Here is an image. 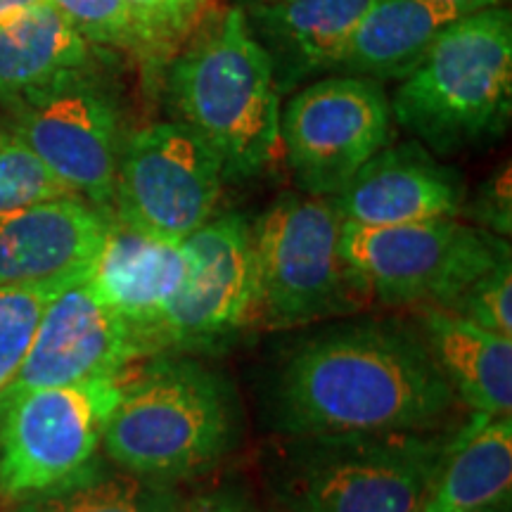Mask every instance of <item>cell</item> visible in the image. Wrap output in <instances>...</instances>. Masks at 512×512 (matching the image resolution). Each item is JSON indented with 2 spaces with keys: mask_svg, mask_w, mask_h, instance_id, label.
<instances>
[{
  "mask_svg": "<svg viewBox=\"0 0 512 512\" xmlns=\"http://www.w3.org/2000/svg\"><path fill=\"white\" fill-rule=\"evenodd\" d=\"M456 403L427 339L399 320H356L302 339L266 396L268 420L287 439L439 430Z\"/></svg>",
  "mask_w": 512,
  "mask_h": 512,
  "instance_id": "obj_1",
  "label": "cell"
},
{
  "mask_svg": "<svg viewBox=\"0 0 512 512\" xmlns=\"http://www.w3.org/2000/svg\"><path fill=\"white\" fill-rule=\"evenodd\" d=\"M242 430L238 392L226 375L195 358L162 356L124 380L102 448L121 470L171 484L226 460Z\"/></svg>",
  "mask_w": 512,
  "mask_h": 512,
  "instance_id": "obj_2",
  "label": "cell"
},
{
  "mask_svg": "<svg viewBox=\"0 0 512 512\" xmlns=\"http://www.w3.org/2000/svg\"><path fill=\"white\" fill-rule=\"evenodd\" d=\"M178 121L219 157L226 181L254 178L280 145V88L245 8H230L169 69Z\"/></svg>",
  "mask_w": 512,
  "mask_h": 512,
  "instance_id": "obj_3",
  "label": "cell"
},
{
  "mask_svg": "<svg viewBox=\"0 0 512 512\" xmlns=\"http://www.w3.org/2000/svg\"><path fill=\"white\" fill-rule=\"evenodd\" d=\"M392 117L439 155L503 136L512 114V15L505 5L458 17L396 88Z\"/></svg>",
  "mask_w": 512,
  "mask_h": 512,
  "instance_id": "obj_4",
  "label": "cell"
},
{
  "mask_svg": "<svg viewBox=\"0 0 512 512\" xmlns=\"http://www.w3.org/2000/svg\"><path fill=\"white\" fill-rule=\"evenodd\" d=\"M451 439L439 430L292 437L280 501L290 512H420Z\"/></svg>",
  "mask_w": 512,
  "mask_h": 512,
  "instance_id": "obj_5",
  "label": "cell"
},
{
  "mask_svg": "<svg viewBox=\"0 0 512 512\" xmlns=\"http://www.w3.org/2000/svg\"><path fill=\"white\" fill-rule=\"evenodd\" d=\"M339 254L366 299L387 306L451 309L498 261L508 240L451 216L401 226L342 221Z\"/></svg>",
  "mask_w": 512,
  "mask_h": 512,
  "instance_id": "obj_6",
  "label": "cell"
},
{
  "mask_svg": "<svg viewBox=\"0 0 512 512\" xmlns=\"http://www.w3.org/2000/svg\"><path fill=\"white\" fill-rule=\"evenodd\" d=\"M332 197L285 195L252 226L254 320L302 328L344 316L366 302L339 254Z\"/></svg>",
  "mask_w": 512,
  "mask_h": 512,
  "instance_id": "obj_7",
  "label": "cell"
},
{
  "mask_svg": "<svg viewBox=\"0 0 512 512\" xmlns=\"http://www.w3.org/2000/svg\"><path fill=\"white\" fill-rule=\"evenodd\" d=\"M126 373L0 401V496L53 494L102 470L98 451Z\"/></svg>",
  "mask_w": 512,
  "mask_h": 512,
  "instance_id": "obj_8",
  "label": "cell"
},
{
  "mask_svg": "<svg viewBox=\"0 0 512 512\" xmlns=\"http://www.w3.org/2000/svg\"><path fill=\"white\" fill-rule=\"evenodd\" d=\"M223 166L181 121H157L121 143L112 216L152 238L183 242L214 219Z\"/></svg>",
  "mask_w": 512,
  "mask_h": 512,
  "instance_id": "obj_9",
  "label": "cell"
},
{
  "mask_svg": "<svg viewBox=\"0 0 512 512\" xmlns=\"http://www.w3.org/2000/svg\"><path fill=\"white\" fill-rule=\"evenodd\" d=\"M392 105L380 81L339 74L292 95L280 143L306 195L335 197L392 140Z\"/></svg>",
  "mask_w": 512,
  "mask_h": 512,
  "instance_id": "obj_10",
  "label": "cell"
},
{
  "mask_svg": "<svg viewBox=\"0 0 512 512\" xmlns=\"http://www.w3.org/2000/svg\"><path fill=\"white\" fill-rule=\"evenodd\" d=\"M10 128L76 195L112 214L121 133L112 95L81 72L10 102Z\"/></svg>",
  "mask_w": 512,
  "mask_h": 512,
  "instance_id": "obj_11",
  "label": "cell"
},
{
  "mask_svg": "<svg viewBox=\"0 0 512 512\" xmlns=\"http://www.w3.org/2000/svg\"><path fill=\"white\" fill-rule=\"evenodd\" d=\"M188 275L157 332V351H219L254 323L252 223L223 214L183 240Z\"/></svg>",
  "mask_w": 512,
  "mask_h": 512,
  "instance_id": "obj_12",
  "label": "cell"
},
{
  "mask_svg": "<svg viewBox=\"0 0 512 512\" xmlns=\"http://www.w3.org/2000/svg\"><path fill=\"white\" fill-rule=\"evenodd\" d=\"M140 356L128 325L83 278L57 292L46 306L27 358L0 392V401L31 389L121 375Z\"/></svg>",
  "mask_w": 512,
  "mask_h": 512,
  "instance_id": "obj_13",
  "label": "cell"
},
{
  "mask_svg": "<svg viewBox=\"0 0 512 512\" xmlns=\"http://www.w3.org/2000/svg\"><path fill=\"white\" fill-rule=\"evenodd\" d=\"M110 219L112 214L76 195L0 214V287L79 283Z\"/></svg>",
  "mask_w": 512,
  "mask_h": 512,
  "instance_id": "obj_14",
  "label": "cell"
},
{
  "mask_svg": "<svg viewBox=\"0 0 512 512\" xmlns=\"http://www.w3.org/2000/svg\"><path fill=\"white\" fill-rule=\"evenodd\" d=\"M332 204L339 219L356 226H401L441 216L456 219L465 207V185L458 171L411 140L384 145L332 197Z\"/></svg>",
  "mask_w": 512,
  "mask_h": 512,
  "instance_id": "obj_15",
  "label": "cell"
},
{
  "mask_svg": "<svg viewBox=\"0 0 512 512\" xmlns=\"http://www.w3.org/2000/svg\"><path fill=\"white\" fill-rule=\"evenodd\" d=\"M188 275L183 242L152 238L112 216L88 268V285L138 339L140 354L157 351V332Z\"/></svg>",
  "mask_w": 512,
  "mask_h": 512,
  "instance_id": "obj_16",
  "label": "cell"
},
{
  "mask_svg": "<svg viewBox=\"0 0 512 512\" xmlns=\"http://www.w3.org/2000/svg\"><path fill=\"white\" fill-rule=\"evenodd\" d=\"M375 0H271L249 3L247 22L273 62L278 88L337 72L349 38Z\"/></svg>",
  "mask_w": 512,
  "mask_h": 512,
  "instance_id": "obj_17",
  "label": "cell"
},
{
  "mask_svg": "<svg viewBox=\"0 0 512 512\" xmlns=\"http://www.w3.org/2000/svg\"><path fill=\"white\" fill-rule=\"evenodd\" d=\"M425 339L458 401L484 418L510 415L512 337L453 311L430 309L425 313Z\"/></svg>",
  "mask_w": 512,
  "mask_h": 512,
  "instance_id": "obj_18",
  "label": "cell"
},
{
  "mask_svg": "<svg viewBox=\"0 0 512 512\" xmlns=\"http://www.w3.org/2000/svg\"><path fill=\"white\" fill-rule=\"evenodd\" d=\"M95 46L62 12L38 3L0 22V100L5 105L67 76L93 72Z\"/></svg>",
  "mask_w": 512,
  "mask_h": 512,
  "instance_id": "obj_19",
  "label": "cell"
},
{
  "mask_svg": "<svg viewBox=\"0 0 512 512\" xmlns=\"http://www.w3.org/2000/svg\"><path fill=\"white\" fill-rule=\"evenodd\" d=\"M458 17L463 12L430 0H375L351 34L337 74L380 83L406 79Z\"/></svg>",
  "mask_w": 512,
  "mask_h": 512,
  "instance_id": "obj_20",
  "label": "cell"
},
{
  "mask_svg": "<svg viewBox=\"0 0 512 512\" xmlns=\"http://www.w3.org/2000/svg\"><path fill=\"white\" fill-rule=\"evenodd\" d=\"M512 418H484L451 439L420 512H475L510 503Z\"/></svg>",
  "mask_w": 512,
  "mask_h": 512,
  "instance_id": "obj_21",
  "label": "cell"
},
{
  "mask_svg": "<svg viewBox=\"0 0 512 512\" xmlns=\"http://www.w3.org/2000/svg\"><path fill=\"white\" fill-rule=\"evenodd\" d=\"M178 501L169 484L98 470L67 489L19 501L12 512H174Z\"/></svg>",
  "mask_w": 512,
  "mask_h": 512,
  "instance_id": "obj_22",
  "label": "cell"
},
{
  "mask_svg": "<svg viewBox=\"0 0 512 512\" xmlns=\"http://www.w3.org/2000/svg\"><path fill=\"white\" fill-rule=\"evenodd\" d=\"M72 195L76 192L62 183L10 126H0V214Z\"/></svg>",
  "mask_w": 512,
  "mask_h": 512,
  "instance_id": "obj_23",
  "label": "cell"
},
{
  "mask_svg": "<svg viewBox=\"0 0 512 512\" xmlns=\"http://www.w3.org/2000/svg\"><path fill=\"white\" fill-rule=\"evenodd\" d=\"M67 285L0 287V392L12 382L34 342L43 311Z\"/></svg>",
  "mask_w": 512,
  "mask_h": 512,
  "instance_id": "obj_24",
  "label": "cell"
},
{
  "mask_svg": "<svg viewBox=\"0 0 512 512\" xmlns=\"http://www.w3.org/2000/svg\"><path fill=\"white\" fill-rule=\"evenodd\" d=\"M95 48L143 57V46L126 0H48Z\"/></svg>",
  "mask_w": 512,
  "mask_h": 512,
  "instance_id": "obj_25",
  "label": "cell"
},
{
  "mask_svg": "<svg viewBox=\"0 0 512 512\" xmlns=\"http://www.w3.org/2000/svg\"><path fill=\"white\" fill-rule=\"evenodd\" d=\"M472 323L512 337V266L510 256L482 275L475 285L458 299L451 309Z\"/></svg>",
  "mask_w": 512,
  "mask_h": 512,
  "instance_id": "obj_26",
  "label": "cell"
},
{
  "mask_svg": "<svg viewBox=\"0 0 512 512\" xmlns=\"http://www.w3.org/2000/svg\"><path fill=\"white\" fill-rule=\"evenodd\" d=\"M136 22L147 69L164 62L181 38L188 34L178 0H126Z\"/></svg>",
  "mask_w": 512,
  "mask_h": 512,
  "instance_id": "obj_27",
  "label": "cell"
},
{
  "mask_svg": "<svg viewBox=\"0 0 512 512\" xmlns=\"http://www.w3.org/2000/svg\"><path fill=\"white\" fill-rule=\"evenodd\" d=\"M479 221L484 223L486 230H494L496 235H510V171L505 166L503 174H498L494 181L486 185V190L479 197L477 207Z\"/></svg>",
  "mask_w": 512,
  "mask_h": 512,
  "instance_id": "obj_28",
  "label": "cell"
},
{
  "mask_svg": "<svg viewBox=\"0 0 512 512\" xmlns=\"http://www.w3.org/2000/svg\"><path fill=\"white\" fill-rule=\"evenodd\" d=\"M174 512H247L242 498L226 494V491H214V494L192 496L188 501H178Z\"/></svg>",
  "mask_w": 512,
  "mask_h": 512,
  "instance_id": "obj_29",
  "label": "cell"
},
{
  "mask_svg": "<svg viewBox=\"0 0 512 512\" xmlns=\"http://www.w3.org/2000/svg\"><path fill=\"white\" fill-rule=\"evenodd\" d=\"M430 3L446 5V8H453L463 15H470V12L486 10V8H498V5H505V0H430Z\"/></svg>",
  "mask_w": 512,
  "mask_h": 512,
  "instance_id": "obj_30",
  "label": "cell"
},
{
  "mask_svg": "<svg viewBox=\"0 0 512 512\" xmlns=\"http://www.w3.org/2000/svg\"><path fill=\"white\" fill-rule=\"evenodd\" d=\"M38 3H46V0H0V22L12 15H17V12L34 8Z\"/></svg>",
  "mask_w": 512,
  "mask_h": 512,
  "instance_id": "obj_31",
  "label": "cell"
},
{
  "mask_svg": "<svg viewBox=\"0 0 512 512\" xmlns=\"http://www.w3.org/2000/svg\"><path fill=\"white\" fill-rule=\"evenodd\" d=\"M204 3H207V0H178V8H181L185 27L190 29L192 24H195V19H197V15H200V10L204 8Z\"/></svg>",
  "mask_w": 512,
  "mask_h": 512,
  "instance_id": "obj_32",
  "label": "cell"
},
{
  "mask_svg": "<svg viewBox=\"0 0 512 512\" xmlns=\"http://www.w3.org/2000/svg\"><path fill=\"white\" fill-rule=\"evenodd\" d=\"M475 512H508V503L489 505V508H482V510H475Z\"/></svg>",
  "mask_w": 512,
  "mask_h": 512,
  "instance_id": "obj_33",
  "label": "cell"
},
{
  "mask_svg": "<svg viewBox=\"0 0 512 512\" xmlns=\"http://www.w3.org/2000/svg\"><path fill=\"white\" fill-rule=\"evenodd\" d=\"M249 3H271V0H249Z\"/></svg>",
  "mask_w": 512,
  "mask_h": 512,
  "instance_id": "obj_34",
  "label": "cell"
}]
</instances>
